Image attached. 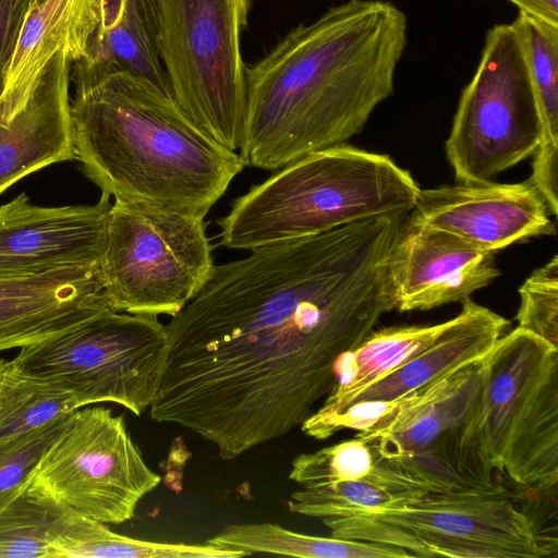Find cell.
Instances as JSON below:
<instances>
[{
  "label": "cell",
  "instance_id": "6da1fadb",
  "mask_svg": "<svg viewBox=\"0 0 558 558\" xmlns=\"http://www.w3.org/2000/svg\"><path fill=\"white\" fill-rule=\"evenodd\" d=\"M393 308L386 257L355 223L214 265L166 325L149 415L233 460L301 427L339 356Z\"/></svg>",
  "mask_w": 558,
  "mask_h": 558
},
{
  "label": "cell",
  "instance_id": "7a4b0ae2",
  "mask_svg": "<svg viewBox=\"0 0 558 558\" xmlns=\"http://www.w3.org/2000/svg\"><path fill=\"white\" fill-rule=\"evenodd\" d=\"M408 19L387 0H344L246 66L240 157L278 170L361 133L390 97Z\"/></svg>",
  "mask_w": 558,
  "mask_h": 558
},
{
  "label": "cell",
  "instance_id": "3957f363",
  "mask_svg": "<svg viewBox=\"0 0 558 558\" xmlns=\"http://www.w3.org/2000/svg\"><path fill=\"white\" fill-rule=\"evenodd\" d=\"M71 124L84 175L113 199L205 218L245 167L148 80L72 63Z\"/></svg>",
  "mask_w": 558,
  "mask_h": 558
},
{
  "label": "cell",
  "instance_id": "277c9868",
  "mask_svg": "<svg viewBox=\"0 0 558 558\" xmlns=\"http://www.w3.org/2000/svg\"><path fill=\"white\" fill-rule=\"evenodd\" d=\"M420 190L387 155L330 146L283 166L233 199L216 220L220 244L252 251L371 217L409 214Z\"/></svg>",
  "mask_w": 558,
  "mask_h": 558
},
{
  "label": "cell",
  "instance_id": "5b68a950",
  "mask_svg": "<svg viewBox=\"0 0 558 558\" xmlns=\"http://www.w3.org/2000/svg\"><path fill=\"white\" fill-rule=\"evenodd\" d=\"M331 536L385 544L410 557L556 558L558 539L499 486L429 492L388 507L320 520Z\"/></svg>",
  "mask_w": 558,
  "mask_h": 558
},
{
  "label": "cell",
  "instance_id": "8992f818",
  "mask_svg": "<svg viewBox=\"0 0 558 558\" xmlns=\"http://www.w3.org/2000/svg\"><path fill=\"white\" fill-rule=\"evenodd\" d=\"M477 433L493 470L550 489L558 482V348L520 327L481 361Z\"/></svg>",
  "mask_w": 558,
  "mask_h": 558
},
{
  "label": "cell",
  "instance_id": "52a82bcc",
  "mask_svg": "<svg viewBox=\"0 0 558 558\" xmlns=\"http://www.w3.org/2000/svg\"><path fill=\"white\" fill-rule=\"evenodd\" d=\"M155 3L171 98L215 142L240 149L246 107L241 34L250 0Z\"/></svg>",
  "mask_w": 558,
  "mask_h": 558
},
{
  "label": "cell",
  "instance_id": "ba28073f",
  "mask_svg": "<svg viewBox=\"0 0 558 558\" xmlns=\"http://www.w3.org/2000/svg\"><path fill=\"white\" fill-rule=\"evenodd\" d=\"M204 219L114 199L99 264L111 308L157 317L181 312L214 268Z\"/></svg>",
  "mask_w": 558,
  "mask_h": 558
},
{
  "label": "cell",
  "instance_id": "9c48e42d",
  "mask_svg": "<svg viewBox=\"0 0 558 558\" xmlns=\"http://www.w3.org/2000/svg\"><path fill=\"white\" fill-rule=\"evenodd\" d=\"M541 141L533 85L512 23L490 27L460 96L447 159L459 183L490 182L534 155Z\"/></svg>",
  "mask_w": 558,
  "mask_h": 558
},
{
  "label": "cell",
  "instance_id": "30bf717a",
  "mask_svg": "<svg viewBox=\"0 0 558 558\" xmlns=\"http://www.w3.org/2000/svg\"><path fill=\"white\" fill-rule=\"evenodd\" d=\"M166 344V325L157 316L108 310L20 348L11 363L24 374L62 380L85 407L111 402L141 416L156 395Z\"/></svg>",
  "mask_w": 558,
  "mask_h": 558
},
{
  "label": "cell",
  "instance_id": "8fae6325",
  "mask_svg": "<svg viewBox=\"0 0 558 558\" xmlns=\"http://www.w3.org/2000/svg\"><path fill=\"white\" fill-rule=\"evenodd\" d=\"M133 440L123 414L110 408L74 411L43 454L27 492L105 524L134 518L160 483Z\"/></svg>",
  "mask_w": 558,
  "mask_h": 558
},
{
  "label": "cell",
  "instance_id": "7c38bea8",
  "mask_svg": "<svg viewBox=\"0 0 558 558\" xmlns=\"http://www.w3.org/2000/svg\"><path fill=\"white\" fill-rule=\"evenodd\" d=\"M110 196L93 205L40 206L21 193L0 205V280L99 265Z\"/></svg>",
  "mask_w": 558,
  "mask_h": 558
},
{
  "label": "cell",
  "instance_id": "4fadbf2b",
  "mask_svg": "<svg viewBox=\"0 0 558 558\" xmlns=\"http://www.w3.org/2000/svg\"><path fill=\"white\" fill-rule=\"evenodd\" d=\"M410 213L411 225L449 233L492 253L529 238L556 233L543 197L529 180L420 190Z\"/></svg>",
  "mask_w": 558,
  "mask_h": 558
},
{
  "label": "cell",
  "instance_id": "5bb4252c",
  "mask_svg": "<svg viewBox=\"0 0 558 558\" xmlns=\"http://www.w3.org/2000/svg\"><path fill=\"white\" fill-rule=\"evenodd\" d=\"M500 275L494 253L439 230L407 221L388 262L399 312L428 311L463 302Z\"/></svg>",
  "mask_w": 558,
  "mask_h": 558
},
{
  "label": "cell",
  "instance_id": "9a60e30c",
  "mask_svg": "<svg viewBox=\"0 0 558 558\" xmlns=\"http://www.w3.org/2000/svg\"><path fill=\"white\" fill-rule=\"evenodd\" d=\"M72 61L54 54L17 107L0 106V195L50 165L73 160Z\"/></svg>",
  "mask_w": 558,
  "mask_h": 558
},
{
  "label": "cell",
  "instance_id": "2e32d148",
  "mask_svg": "<svg viewBox=\"0 0 558 558\" xmlns=\"http://www.w3.org/2000/svg\"><path fill=\"white\" fill-rule=\"evenodd\" d=\"M108 310L99 265L0 280V352L56 337Z\"/></svg>",
  "mask_w": 558,
  "mask_h": 558
},
{
  "label": "cell",
  "instance_id": "e0dca14e",
  "mask_svg": "<svg viewBox=\"0 0 558 558\" xmlns=\"http://www.w3.org/2000/svg\"><path fill=\"white\" fill-rule=\"evenodd\" d=\"M481 361L422 387L412 404L356 437L373 447L377 460L393 463L427 448L447 430L474 421L482 389Z\"/></svg>",
  "mask_w": 558,
  "mask_h": 558
},
{
  "label": "cell",
  "instance_id": "ac0fdd59",
  "mask_svg": "<svg viewBox=\"0 0 558 558\" xmlns=\"http://www.w3.org/2000/svg\"><path fill=\"white\" fill-rule=\"evenodd\" d=\"M509 325V320L501 315L470 298L465 299L460 314L450 319L449 326L436 341L399 368L356 392L341 410L355 402L401 398L483 360Z\"/></svg>",
  "mask_w": 558,
  "mask_h": 558
},
{
  "label": "cell",
  "instance_id": "d6986e66",
  "mask_svg": "<svg viewBox=\"0 0 558 558\" xmlns=\"http://www.w3.org/2000/svg\"><path fill=\"white\" fill-rule=\"evenodd\" d=\"M97 28V0H45L29 8L9 64L0 105L24 102L40 72L57 53L72 63L88 58Z\"/></svg>",
  "mask_w": 558,
  "mask_h": 558
},
{
  "label": "cell",
  "instance_id": "ffe728a7",
  "mask_svg": "<svg viewBox=\"0 0 558 558\" xmlns=\"http://www.w3.org/2000/svg\"><path fill=\"white\" fill-rule=\"evenodd\" d=\"M523 47L533 85L541 141L529 181L548 211H558V25L519 11L511 22Z\"/></svg>",
  "mask_w": 558,
  "mask_h": 558
},
{
  "label": "cell",
  "instance_id": "44dd1931",
  "mask_svg": "<svg viewBox=\"0 0 558 558\" xmlns=\"http://www.w3.org/2000/svg\"><path fill=\"white\" fill-rule=\"evenodd\" d=\"M85 60L142 76L170 96L155 0H97V28Z\"/></svg>",
  "mask_w": 558,
  "mask_h": 558
},
{
  "label": "cell",
  "instance_id": "7402d4cb",
  "mask_svg": "<svg viewBox=\"0 0 558 558\" xmlns=\"http://www.w3.org/2000/svg\"><path fill=\"white\" fill-rule=\"evenodd\" d=\"M450 320L428 326L388 327L372 331L357 347L336 362V383L315 410H341L360 390L376 383L428 348L447 329Z\"/></svg>",
  "mask_w": 558,
  "mask_h": 558
},
{
  "label": "cell",
  "instance_id": "603a6c76",
  "mask_svg": "<svg viewBox=\"0 0 558 558\" xmlns=\"http://www.w3.org/2000/svg\"><path fill=\"white\" fill-rule=\"evenodd\" d=\"M429 492L425 484L377 460L372 473L362 478L303 486L287 505L294 514L323 520L388 507Z\"/></svg>",
  "mask_w": 558,
  "mask_h": 558
},
{
  "label": "cell",
  "instance_id": "cb8c5ba5",
  "mask_svg": "<svg viewBox=\"0 0 558 558\" xmlns=\"http://www.w3.org/2000/svg\"><path fill=\"white\" fill-rule=\"evenodd\" d=\"M54 558H240L245 555L205 544L163 543L112 532L105 523L69 510L51 541Z\"/></svg>",
  "mask_w": 558,
  "mask_h": 558
},
{
  "label": "cell",
  "instance_id": "d4e9b609",
  "mask_svg": "<svg viewBox=\"0 0 558 558\" xmlns=\"http://www.w3.org/2000/svg\"><path fill=\"white\" fill-rule=\"evenodd\" d=\"M206 543L245 556L275 554L302 558H410L408 553L393 546L308 535L269 522L230 524Z\"/></svg>",
  "mask_w": 558,
  "mask_h": 558
},
{
  "label": "cell",
  "instance_id": "484cf974",
  "mask_svg": "<svg viewBox=\"0 0 558 558\" xmlns=\"http://www.w3.org/2000/svg\"><path fill=\"white\" fill-rule=\"evenodd\" d=\"M85 407L60 379L28 375L3 360L0 373V440L37 429Z\"/></svg>",
  "mask_w": 558,
  "mask_h": 558
},
{
  "label": "cell",
  "instance_id": "4316f807",
  "mask_svg": "<svg viewBox=\"0 0 558 558\" xmlns=\"http://www.w3.org/2000/svg\"><path fill=\"white\" fill-rule=\"evenodd\" d=\"M69 510L25 488L0 509V558H54L51 541Z\"/></svg>",
  "mask_w": 558,
  "mask_h": 558
},
{
  "label": "cell",
  "instance_id": "83f0119b",
  "mask_svg": "<svg viewBox=\"0 0 558 558\" xmlns=\"http://www.w3.org/2000/svg\"><path fill=\"white\" fill-rule=\"evenodd\" d=\"M376 464L373 447L355 437L296 456L291 462L289 478L301 487L353 481L372 473Z\"/></svg>",
  "mask_w": 558,
  "mask_h": 558
},
{
  "label": "cell",
  "instance_id": "f1b7e54d",
  "mask_svg": "<svg viewBox=\"0 0 558 558\" xmlns=\"http://www.w3.org/2000/svg\"><path fill=\"white\" fill-rule=\"evenodd\" d=\"M71 414L32 432L0 440V509L28 486L43 454L65 427Z\"/></svg>",
  "mask_w": 558,
  "mask_h": 558
},
{
  "label": "cell",
  "instance_id": "f546056e",
  "mask_svg": "<svg viewBox=\"0 0 558 558\" xmlns=\"http://www.w3.org/2000/svg\"><path fill=\"white\" fill-rule=\"evenodd\" d=\"M519 294L518 327L558 348V256L535 269Z\"/></svg>",
  "mask_w": 558,
  "mask_h": 558
},
{
  "label": "cell",
  "instance_id": "4dcf8cb0",
  "mask_svg": "<svg viewBox=\"0 0 558 558\" xmlns=\"http://www.w3.org/2000/svg\"><path fill=\"white\" fill-rule=\"evenodd\" d=\"M420 392L421 388L390 401H361L337 412H313L301 425V429L317 440H326L345 429L366 432L408 408L418 398Z\"/></svg>",
  "mask_w": 558,
  "mask_h": 558
},
{
  "label": "cell",
  "instance_id": "1f68e13d",
  "mask_svg": "<svg viewBox=\"0 0 558 558\" xmlns=\"http://www.w3.org/2000/svg\"><path fill=\"white\" fill-rule=\"evenodd\" d=\"M31 0H0V97Z\"/></svg>",
  "mask_w": 558,
  "mask_h": 558
},
{
  "label": "cell",
  "instance_id": "d6a6232c",
  "mask_svg": "<svg viewBox=\"0 0 558 558\" xmlns=\"http://www.w3.org/2000/svg\"><path fill=\"white\" fill-rule=\"evenodd\" d=\"M519 11L533 15L546 23L558 25V0H507Z\"/></svg>",
  "mask_w": 558,
  "mask_h": 558
},
{
  "label": "cell",
  "instance_id": "836d02e7",
  "mask_svg": "<svg viewBox=\"0 0 558 558\" xmlns=\"http://www.w3.org/2000/svg\"><path fill=\"white\" fill-rule=\"evenodd\" d=\"M44 1H45V0H31V5H29V8L35 7V5H38V4L43 3Z\"/></svg>",
  "mask_w": 558,
  "mask_h": 558
},
{
  "label": "cell",
  "instance_id": "e575fe53",
  "mask_svg": "<svg viewBox=\"0 0 558 558\" xmlns=\"http://www.w3.org/2000/svg\"><path fill=\"white\" fill-rule=\"evenodd\" d=\"M2 362H3V360H0V373H1V368H2Z\"/></svg>",
  "mask_w": 558,
  "mask_h": 558
}]
</instances>
